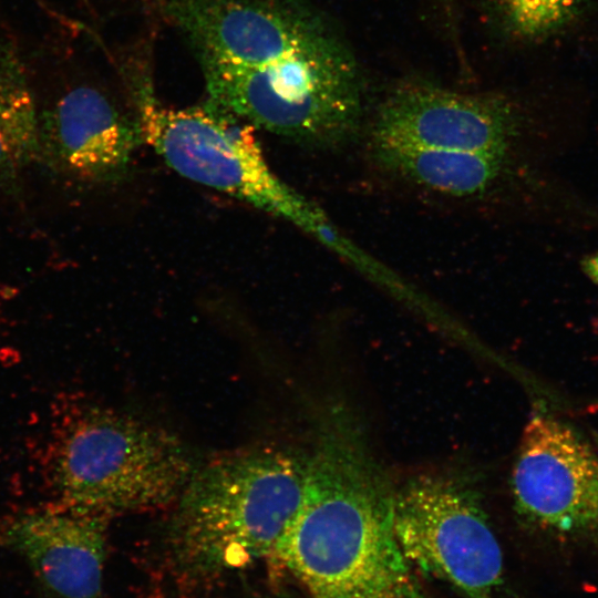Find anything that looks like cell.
Instances as JSON below:
<instances>
[{
	"mask_svg": "<svg viewBox=\"0 0 598 598\" xmlns=\"http://www.w3.org/2000/svg\"><path fill=\"white\" fill-rule=\"evenodd\" d=\"M39 141V164L90 184L124 177L142 142L135 121L89 84L70 87L40 112Z\"/></svg>",
	"mask_w": 598,
	"mask_h": 598,
	"instance_id": "9c48e42d",
	"label": "cell"
},
{
	"mask_svg": "<svg viewBox=\"0 0 598 598\" xmlns=\"http://www.w3.org/2000/svg\"><path fill=\"white\" fill-rule=\"evenodd\" d=\"M581 269L587 278L598 285V251L586 256L581 260Z\"/></svg>",
	"mask_w": 598,
	"mask_h": 598,
	"instance_id": "5bb4252c",
	"label": "cell"
},
{
	"mask_svg": "<svg viewBox=\"0 0 598 598\" xmlns=\"http://www.w3.org/2000/svg\"><path fill=\"white\" fill-rule=\"evenodd\" d=\"M520 116L508 97L406 83L381 103L372 142L507 156Z\"/></svg>",
	"mask_w": 598,
	"mask_h": 598,
	"instance_id": "ba28073f",
	"label": "cell"
},
{
	"mask_svg": "<svg viewBox=\"0 0 598 598\" xmlns=\"http://www.w3.org/2000/svg\"><path fill=\"white\" fill-rule=\"evenodd\" d=\"M306 475L307 458L277 447L229 453L193 471L176 501L177 554L210 571L270 556L299 511Z\"/></svg>",
	"mask_w": 598,
	"mask_h": 598,
	"instance_id": "3957f363",
	"label": "cell"
},
{
	"mask_svg": "<svg viewBox=\"0 0 598 598\" xmlns=\"http://www.w3.org/2000/svg\"><path fill=\"white\" fill-rule=\"evenodd\" d=\"M377 162L423 188L468 197L485 194L502 176L507 156L372 142Z\"/></svg>",
	"mask_w": 598,
	"mask_h": 598,
	"instance_id": "8fae6325",
	"label": "cell"
},
{
	"mask_svg": "<svg viewBox=\"0 0 598 598\" xmlns=\"http://www.w3.org/2000/svg\"><path fill=\"white\" fill-rule=\"evenodd\" d=\"M56 503L111 518L176 503L193 470L175 436L105 408L72 409L45 454Z\"/></svg>",
	"mask_w": 598,
	"mask_h": 598,
	"instance_id": "277c9868",
	"label": "cell"
},
{
	"mask_svg": "<svg viewBox=\"0 0 598 598\" xmlns=\"http://www.w3.org/2000/svg\"><path fill=\"white\" fill-rule=\"evenodd\" d=\"M134 97L142 142L179 175L329 239L318 210L272 172L252 126L209 103L167 107L150 85Z\"/></svg>",
	"mask_w": 598,
	"mask_h": 598,
	"instance_id": "5b68a950",
	"label": "cell"
},
{
	"mask_svg": "<svg viewBox=\"0 0 598 598\" xmlns=\"http://www.w3.org/2000/svg\"><path fill=\"white\" fill-rule=\"evenodd\" d=\"M39 114L18 48L0 33V188L23 196V171L39 164Z\"/></svg>",
	"mask_w": 598,
	"mask_h": 598,
	"instance_id": "7c38bea8",
	"label": "cell"
},
{
	"mask_svg": "<svg viewBox=\"0 0 598 598\" xmlns=\"http://www.w3.org/2000/svg\"><path fill=\"white\" fill-rule=\"evenodd\" d=\"M109 518L60 504L20 514L0 532L59 598H101Z\"/></svg>",
	"mask_w": 598,
	"mask_h": 598,
	"instance_id": "30bf717a",
	"label": "cell"
},
{
	"mask_svg": "<svg viewBox=\"0 0 598 598\" xmlns=\"http://www.w3.org/2000/svg\"><path fill=\"white\" fill-rule=\"evenodd\" d=\"M270 556L310 598H427L395 537L392 493L344 433L307 458L299 511Z\"/></svg>",
	"mask_w": 598,
	"mask_h": 598,
	"instance_id": "7a4b0ae2",
	"label": "cell"
},
{
	"mask_svg": "<svg viewBox=\"0 0 598 598\" xmlns=\"http://www.w3.org/2000/svg\"><path fill=\"white\" fill-rule=\"evenodd\" d=\"M208 102L255 130L308 146L349 138L363 112L358 63L297 0H172Z\"/></svg>",
	"mask_w": 598,
	"mask_h": 598,
	"instance_id": "6da1fadb",
	"label": "cell"
},
{
	"mask_svg": "<svg viewBox=\"0 0 598 598\" xmlns=\"http://www.w3.org/2000/svg\"><path fill=\"white\" fill-rule=\"evenodd\" d=\"M588 0H484L489 16L508 37L536 41L574 23Z\"/></svg>",
	"mask_w": 598,
	"mask_h": 598,
	"instance_id": "4fadbf2b",
	"label": "cell"
},
{
	"mask_svg": "<svg viewBox=\"0 0 598 598\" xmlns=\"http://www.w3.org/2000/svg\"><path fill=\"white\" fill-rule=\"evenodd\" d=\"M398 543L414 568L464 598H496L503 555L477 494L454 478L423 475L392 493Z\"/></svg>",
	"mask_w": 598,
	"mask_h": 598,
	"instance_id": "8992f818",
	"label": "cell"
},
{
	"mask_svg": "<svg viewBox=\"0 0 598 598\" xmlns=\"http://www.w3.org/2000/svg\"><path fill=\"white\" fill-rule=\"evenodd\" d=\"M517 512L534 526L598 542V450L546 413L526 423L512 472Z\"/></svg>",
	"mask_w": 598,
	"mask_h": 598,
	"instance_id": "52a82bcc",
	"label": "cell"
}]
</instances>
